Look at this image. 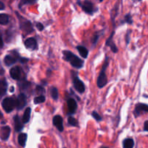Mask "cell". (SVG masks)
Here are the masks:
<instances>
[{
  "instance_id": "1",
  "label": "cell",
  "mask_w": 148,
  "mask_h": 148,
  "mask_svg": "<svg viewBox=\"0 0 148 148\" xmlns=\"http://www.w3.org/2000/svg\"><path fill=\"white\" fill-rule=\"evenodd\" d=\"M63 55L65 60L69 62L73 67L80 69L83 66V64H84L83 61L80 58H78V56H75V54H73L72 52L69 51H64Z\"/></svg>"
},
{
  "instance_id": "2",
  "label": "cell",
  "mask_w": 148,
  "mask_h": 148,
  "mask_svg": "<svg viewBox=\"0 0 148 148\" xmlns=\"http://www.w3.org/2000/svg\"><path fill=\"white\" fill-rule=\"evenodd\" d=\"M109 64V62H108V58H106L105 61H104V63L103 64L102 69L101 72H100V75L98 76V78H97V85L98 86V88H102L103 87H104L106 85L107 82V77H106L105 75V70L107 69V66Z\"/></svg>"
},
{
  "instance_id": "3",
  "label": "cell",
  "mask_w": 148,
  "mask_h": 148,
  "mask_svg": "<svg viewBox=\"0 0 148 148\" xmlns=\"http://www.w3.org/2000/svg\"><path fill=\"white\" fill-rule=\"evenodd\" d=\"M16 99L12 98H7L3 101L2 107L7 113H10L16 108Z\"/></svg>"
},
{
  "instance_id": "4",
  "label": "cell",
  "mask_w": 148,
  "mask_h": 148,
  "mask_svg": "<svg viewBox=\"0 0 148 148\" xmlns=\"http://www.w3.org/2000/svg\"><path fill=\"white\" fill-rule=\"evenodd\" d=\"M143 113H148V105L142 103H139L135 106V109L133 111V114L135 117L140 116Z\"/></svg>"
},
{
  "instance_id": "5",
  "label": "cell",
  "mask_w": 148,
  "mask_h": 148,
  "mask_svg": "<svg viewBox=\"0 0 148 148\" xmlns=\"http://www.w3.org/2000/svg\"><path fill=\"white\" fill-rule=\"evenodd\" d=\"M73 86L75 88V89L76 90V91H78L80 93H83L85 90V86H84V84L76 75L73 76Z\"/></svg>"
},
{
  "instance_id": "6",
  "label": "cell",
  "mask_w": 148,
  "mask_h": 148,
  "mask_svg": "<svg viewBox=\"0 0 148 148\" xmlns=\"http://www.w3.org/2000/svg\"><path fill=\"white\" fill-rule=\"evenodd\" d=\"M53 124L55 127L58 130V131L62 132L64 130L63 127V119L60 116H55L53 118Z\"/></svg>"
},
{
  "instance_id": "7",
  "label": "cell",
  "mask_w": 148,
  "mask_h": 148,
  "mask_svg": "<svg viewBox=\"0 0 148 148\" xmlns=\"http://www.w3.org/2000/svg\"><path fill=\"white\" fill-rule=\"evenodd\" d=\"M79 5H81V7H82L83 10H84L85 12L88 13V14H92L93 12L94 11V4H93L90 1H87V0H86L85 1H84L83 4H81V3H80Z\"/></svg>"
},
{
  "instance_id": "8",
  "label": "cell",
  "mask_w": 148,
  "mask_h": 148,
  "mask_svg": "<svg viewBox=\"0 0 148 148\" xmlns=\"http://www.w3.org/2000/svg\"><path fill=\"white\" fill-rule=\"evenodd\" d=\"M26 100H27V98H26V95H24L23 93L20 94L16 99V102H17L16 108L18 110L22 109L26 105Z\"/></svg>"
},
{
  "instance_id": "9",
  "label": "cell",
  "mask_w": 148,
  "mask_h": 148,
  "mask_svg": "<svg viewBox=\"0 0 148 148\" xmlns=\"http://www.w3.org/2000/svg\"><path fill=\"white\" fill-rule=\"evenodd\" d=\"M10 74L11 77L15 80H18L21 77V70L18 66H14L12 68L10 71Z\"/></svg>"
},
{
  "instance_id": "10",
  "label": "cell",
  "mask_w": 148,
  "mask_h": 148,
  "mask_svg": "<svg viewBox=\"0 0 148 148\" xmlns=\"http://www.w3.org/2000/svg\"><path fill=\"white\" fill-rule=\"evenodd\" d=\"M67 105H68V110L70 114H73L76 111L77 103L75 101L73 98H70L67 101Z\"/></svg>"
},
{
  "instance_id": "11",
  "label": "cell",
  "mask_w": 148,
  "mask_h": 148,
  "mask_svg": "<svg viewBox=\"0 0 148 148\" xmlns=\"http://www.w3.org/2000/svg\"><path fill=\"white\" fill-rule=\"evenodd\" d=\"M25 46L27 49L34 50L37 48V42L34 38H29L25 41Z\"/></svg>"
},
{
  "instance_id": "12",
  "label": "cell",
  "mask_w": 148,
  "mask_h": 148,
  "mask_svg": "<svg viewBox=\"0 0 148 148\" xmlns=\"http://www.w3.org/2000/svg\"><path fill=\"white\" fill-rule=\"evenodd\" d=\"M10 132H11V130H10V127H7V126L3 127L1 128V132H0V137H1V140H4V141L8 140L10 135Z\"/></svg>"
},
{
  "instance_id": "13",
  "label": "cell",
  "mask_w": 148,
  "mask_h": 148,
  "mask_svg": "<svg viewBox=\"0 0 148 148\" xmlns=\"http://www.w3.org/2000/svg\"><path fill=\"white\" fill-rule=\"evenodd\" d=\"M14 122H15V130L16 132H19L22 131L23 129V123H22L21 120H20V117L18 116H15L14 117Z\"/></svg>"
},
{
  "instance_id": "14",
  "label": "cell",
  "mask_w": 148,
  "mask_h": 148,
  "mask_svg": "<svg viewBox=\"0 0 148 148\" xmlns=\"http://www.w3.org/2000/svg\"><path fill=\"white\" fill-rule=\"evenodd\" d=\"M28 135L26 133H21L18 135V138H17V140H18V143L21 147H25L26 145V141H27Z\"/></svg>"
},
{
  "instance_id": "15",
  "label": "cell",
  "mask_w": 148,
  "mask_h": 148,
  "mask_svg": "<svg viewBox=\"0 0 148 148\" xmlns=\"http://www.w3.org/2000/svg\"><path fill=\"white\" fill-rule=\"evenodd\" d=\"M113 34H114V33H113L111 34V36H110V37L108 39H107V42H106V45H107V46H110V49H111V50L113 51L114 53H117L118 52V49L117 47L115 46V45L114 42L113 41Z\"/></svg>"
},
{
  "instance_id": "16",
  "label": "cell",
  "mask_w": 148,
  "mask_h": 148,
  "mask_svg": "<svg viewBox=\"0 0 148 148\" xmlns=\"http://www.w3.org/2000/svg\"><path fill=\"white\" fill-rule=\"evenodd\" d=\"M20 27H21V29H23V30L27 33H30V32L33 31V27H32L31 23L29 21H25L24 23H22Z\"/></svg>"
},
{
  "instance_id": "17",
  "label": "cell",
  "mask_w": 148,
  "mask_h": 148,
  "mask_svg": "<svg viewBox=\"0 0 148 148\" xmlns=\"http://www.w3.org/2000/svg\"><path fill=\"white\" fill-rule=\"evenodd\" d=\"M30 113H31V109L30 108H27L25 111L24 114H23V116L22 118V122L23 124H27L29 121H30Z\"/></svg>"
},
{
  "instance_id": "18",
  "label": "cell",
  "mask_w": 148,
  "mask_h": 148,
  "mask_svg": "<svg viewBox=\"0 0 148 148\" xmlns=\"http://www.w3.org/2000/svg\"><path fill=\"white\" fill-rule=\"evenodd\" d=\"M134 146V141L131 138L125 139L123 142V148H133Z\"/></svg>"
},
{
  "instance_id": "19",
  "label": "cell",
  "mask_w": 148,
  "mask_h": 148,
  "mask_svg": "<svg viewBox=\"0 0 148 148\" xmlns=\"http://www.w3.org/2000/svg\"><path fill=\"white\" fill-rule=\"evenodd\" d=\"M7 90V83L5 80H0V96L5 95Z\"/></svg>"
},
{
  "instance_id": "20",
  "label": "cell",
  "mask_w": 148,
  "mask_h": 148,
  "mask_svg": "<svg viewBox=\"0 0 148 148\" xmlns=\"http://www.w3.org/2000/svg\"><path fill=\"white\" fill-rule=\"evenodd\" d=\"M4 63L7 66H11V65L14 64L16 62V59H15L13 56H10V55H7V56H5L4 59Z\"/></svg>"
},
{
  "instance_id": "21",
  "label": "cell",
  "mask_w": 148,
  "mask_h": 148,
  "mask_svg": "<svg viewBox=\"0 0 148 148\" xmlns=\"http://www.w3.org/2000/svg\"><path fill=\"white\" fill-rule=\"evenodd\" d=\"M77 49H78V53H80V55H81L83 58L87 57V56H88V54H89V51L85 47H84V46H77Z\"/></svg>"
},
{
  "instance_id": "22",
  "label": "cell",
  "mask_w": 148,
  "mask_h": 148,
  "mask_svg": "<svg viewBox=\"0 0 148 148\" xmlns=\"http://www.w3.org/2000/svg\"><path fill=\"white\" fill-rule=\"evenodd\" d=\"M9 23V17L6 14H0V24L7 25Z\"/></svg>"
},
{
  "instance_id": "23",
  "label": "cell",
  "mask_w": 148,
  "mask_h": 148,
  "mask_svg": "<svg viewBox=\"0 0 148 148\" xmlns=\"http://www.w3.org/2000/svg\"><path fill=\"white\" fill-rule=\"evenodd\" d=\"M68 122L70 125L73 126V127H78V122L76 119H75L74 117L72 116H70L68 117Z\"/></svg>"
},
{
  "instance_id": "24",
  "label": "cell",
  "mask_w": 148,
  "mask_h": 148,
  "mask_svg": "<svg viewBox=\"0 0 148 148\" xmlns=\"http://www.w3.org/2000/svg\"><path fill=\"white\" fill-rule=\"evenodd\" d=\"M50 94L52 98L54 100H57L58 98V91L56 88H52L50 90Z\"/></svg>"
},
{
  "instance_id": "25",
  "label": "cell",
  "mask_w": 148,
  "mask_h": 148,
  "mask_svg": "<svg viewBox=\"0 0 148 148\" xmlns=\"http://www.w3.org/2000/svg\"><path fill=\"white\" fill-rule=\"evenodd\" d=\"M36 0H20L19 7H21L22 6L25 5V4H32L36 2Z\"/></svg>"
},
{
  "instance_id": "26",
  "label": "cell",
  "mask_w": 148,
  "mask_h": 148,
  "mask_svg": "<svg viewBox=\"0 0 148 148\" xmlns=\"http://www.w3.org/2000/svg\"><path fill=\"white\" fill-rule=\"evenodd\" d=\"M45 101V97L44 95H39V96L36 97L34 98V103L36 104L41 103H44Z\"/></svg>"
},
{
  "instance_id": "27",
  "label": "cell",
  "mask_w": 148,
  "mask_h": 148,
  "mask_svg": "<svg viewBox=\"0 0 148 148\" xmlns=\"http://www.w3.org/2000/svg\"><path fill=\"white\" fill-rule=\"evenodd\" d=\"M91 115H92L93 118H94L95 120H97V121H100L102 120V117L100 116L99 115V114H97L96 111H93L92 114H91Z\"/></svg>"
},
{
  "instance_id": "28",
  "label": "cell",
  "mask_w": 148,
  "mask_h": 148,
  "mask_svg": "<svg viewBox=\"0 0 148 148\" xmlns=\"http://www.w3.org/2000/svg\"><path fill=\"white\" fill-rule=\"evenodd\" d=\"M28 85H29V82H28L27 81H24V82H22V83L20 84V88H22V89H26L28 86Z\"/></svg>"
},
{
  "instance_id": "29",
  "label": "cell",
  "mask_w": 148,
  "mask_h": 148,
  "mask_svg": "<svg viewBox=\"0 0 148 148\" xmlns=\"http://www.w3.org/2000/svg\"><path fill=\"white\" fill-rule=\"evenodd\" d=\"M36 27H37L38 30H40V31L44 30V25L41 23H38L37 24H36Z\"/></svg>"
},
{
  "instance_id": "30",
  "label": "cell",
  "mask_w": 148,
  "mask_h": 148,
  "mask_svg": "<svg viewBox=\"0 0 148 148\" xmlns=\"http://www.w3.org/2000/svg\"><path fill=\"white\" fill-rule=\"evenodd\" d=\"M126 23H132V20H131V17L130 15H129V14H128V15H126Z\"/></svg>"
},
{
  "instance_id": "31",
  "label": "cell",
  "mask_w": 148,
  "mask_h": 148,
  "mask_svg": "<svg viewBox=\"0 0 148 148\" xmlns=\"http://www.w3.org/2000/svg\"><path fill=\"white\" fill-rule=\"evenodd\" d=\"M36 89H37L38 92H41V93H43V92H44V89L42 87H41L40 85H38V86L36 87Z\"/></svg>"
},
{
  "instance_id": "32",
  "label": "cell",
  "mask_w": 148,
  "mask_h": 148,
  "mask_svg": "<svg viewBox=\"0 0 148 148\" xmlns=\"http://www.w3.org/2000/svg\"><path fill=\"white\" fill-rule=\"evenodd\" d=\"M144 131L148 132V121H146L144 124Z\"/></svg>"
},
{
  "instance_id": "33",
  "label": "cell",
  "mask_w": 148,
  "mask_h": 148,
  "mask_svg": "<svg viewBox=\"0 0 148 148\" xmlns=\"http://www.w3.org/2000/svg\"><path fill=\"white\" fill-rule=\"evenodd\" d=\"M4 9V4L1 1H0V10H2Z\"/></svg>"
},
{
  "instance_id": "34",
  "label": "cell",
  "mask_w": 148,
  "mask_h": 148,
  "mask_svg": "<svg viewBox=\"0 0 148 148\" xmlns=\"http://www.w3.org/2000/svg\"><path fill=\"white\" fill-rule=\"evenodd\" d=\"M3 46V40L1 39V38L0 37V48H1Z\"/></svg>"
},
{
  "instance_id": "35",
  "label": "cell",
  "mask_w": 148,
  "mask_h": 148,
  "mask_svg": "<svg viewBox=\"0 0 148 148\" xmlns=\"http://www.w3.org/2000/svg\"><path fill=\"white\" fill-rule=\"evenodd\" d=\"M3 117V114H2V113L1 112V111H0V119H1Z\"/></svg>"
},
{
  "instance_id": "36",
  "label": "cell",
  "mask_w": 148,
  "mask_h": 148,
  "mask_svg": "<svg viewBox=\"0 0 148 148\" xmlns=\"http://www.w3.org/2000/svg\"><path fill=\"white\" fill-rule=\"evenodd\" d=\"M13 90H14V88H13V87H12V88H11V91H10V92H13Z\"/></svg>"
},
{
  "instance_id": "37",
  "label": "cell",
  "mask_w": 148,
  "mask_h": 148,
  "mask_svg": "<svg viewBox=\"0 0 148 148\" xmlns=\"http://www.w3.org/2000/svg\"><path fill=\"white\" fill-rule=\"evenodd\" d=\"M102 148H108V147H103Z\"/></svg>"
}]
</instances>
